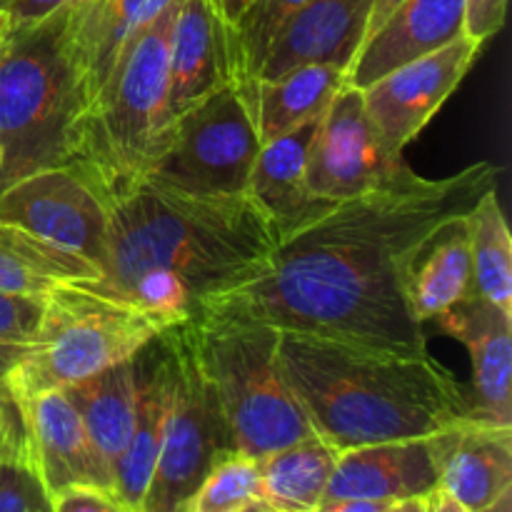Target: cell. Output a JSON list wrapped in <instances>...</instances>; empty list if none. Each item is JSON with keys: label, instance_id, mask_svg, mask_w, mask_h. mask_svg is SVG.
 <instances>
[{"label": "cell", "instance_id": "20", "mask_svg": "<svg viewBox=\"0 0 512 512\" xmlns=\"http://www.w3.org/2000/svg\"><path fill=\"white\" fill-rule=\"evenodd\" d=\"M170 400V355L163 338L138 353V418L113 468V493L125 508L140 510L158 463Z\"/></svg>", "mask_w": 512, "mask_h": 512}, {"label": "cell", "instance_id": "49", "mask_svg": "<svg viewBox=\"0 0 512 512\" xmlns=\"http://www.w3.org/2000/svg\"><path fill=\"white\" fill-rule=\"evenodd\" d=\"M138 512H140V510H138Z\"/></svg>", "mask_w": 512, "mask_h": 512}, {"label": "cell", "instance_id": "9", "mask_svg": "<svg viewBox=\"0 0 512 512\" xmlns=\"http://www.w3.org/2000/svg\"><path fill=\"white\" fill-rule=\"evenodd\" d=\"M160 338L170 355V400L158 463L140 512H188L210 470L235 453V445L215 393L195 363L185 325H173Z\"/></svg>", "mask_w": 512, "mask_h": 512}, {"label": "cell", "instance_id": "35", "mask_svg": "<svg viewBox=\"0 0 512 512\" xmlns=\"http://www.w3.org/2000/svg\"><path fill=\"white\" fill-rule=\"evenodd\" d=\"M83 3V0H13L8 10L10 28H18V25L38 23V20L48 18L55 10L65 8V5Z\"/></svg>", "mask_w": 512, "mask_h": 512}, {"label": "cell", "instance_id": "26", "mask_svg": "<svg viewBox=\"0 0 512 512\" xmlns=\"http://www.w3.org/2000/svg\"><path fill=\"white\" fill-rule=\"evenodd\" d=\"M320 118L308 120L260 145L250 173L248 195L275 225L295 218L315 203L308 195V155Z\"/></svg>", "mask_w": 512, "mask_h": 512}, {"label": "cell", "instance_id": "39", "mask_svg": "<svg viewBox=\"0 0 512 512\" xmlns=\"http://www.w3.org/2000/svg\"><path fill=\"white\" fill-rule=\"evenodd\" d=\"M210 3H213L215 10H218V13L223 15L230 25H233L235 20L243 15V10L253 3V0H210Z\"/></svg>", "mask_w": 512, "mask_h": 512}, {"label": "cell", "instance_id": "5", "mask_svg": "<svg viewBox=\"0 0 512 512\" xmlns=\"http://www.w3.org/2000/svg\"><path fill=\"white\" fill-rule=\"evenodd\" d=\"M190 350L215 393L235 453L260 460L313 435L278 363V330L233 318L185 320Z\"/></svg>", "mask_w": 512, "mask_h": 512}, {"label": "cell", "instance_id": "30", "mask_svg": "<svg viewBox=\"0 0 512 512\" xmlns=\"http://www.w3.org/2000/svg\"><path fill=\"white\" fill-rule=\"evenodd\" d=\"M50 498L35 468L28 428H18L0 443V512H40Z\"/></svg>", "mask_w": 512, "mask_h": 512}, {"label": "cell", "instance_id": "17", "mask_svg": "<svg viewBox=\"0 0 512 512\" xmlns=\"http://www.w3.org/2000/svg\"><path fill=\"white\" fill-rule=\"evenodd\" d=\"M445 493L478 512L512 490V428L465 415L430 435Z\"/></svg>", "mask_w": 512, "mask_h": 512}, {"label": "cell", "instance_id": "44", "mask_svg": "<svg viewBox=\"0 0 512 512\" xmlns=\"http://www.w3.org/2000/svg\"><path fill=\"white\" fill-rule=\"evenodd\" d=\"M8 33H10V20H8V13H0V50H3L5 40H8Z\"/></svg>", "mask_w": 512, "mask_h": 512}, {"label": "cell", "instance_id": "41", "mask_svg": "<svg viewBox=\"0 0 512 512\" xmlns=\"http://www.w3.org/2000/svg\"><path fill=\"white\" fill-rule=\"evenodd\" d=\"M385 512H425V498L398 500V503H390Z\"/></svg>", "mask_w": 512, "mask_h": 512}, {"label": "cell", "instance_id": "8", "mask_svg": "<svg viewBox=\"0 0 512 512\" xmlns=\"http://www.w3.org/2000/svg\"><path fill=\"white\" fill-rule=\"evenodd\" d=\"M258 150L250 88L230 83L160 130L140 180L185 195L238 198L248 195Z\"/></svg>", "mask_w": 512, "mask_h": 512}, {"label": "cell", "instance_id": "34", "mask_svg": "<svg viewBox=\"0 0 512 512\" xmlns=\"http://www.w3.org/2000/svg\"><path fill=\"white\" fill-rule=\"evenodd\" d=\"M508 13V0H465V33L478 43H488L500 33Z\"/></svg>", "mask_w": 512, "mask_h": 512}, {"label": "cell", "instance_id": "19", "mask_svg": "<svg viewBox=\"0 0 512 512\" xmlns=\"http://www.w3.org/2000/svg\"><path fill=\"white\" fill-rule=\"evenodd\" d=\"M438 485L440 463L428 435L343 450L323 500L363 498L398 503L428 498Z\"/></svg>", "mask_w": 512, "mask_h": 512}, {"label": "cell", "instance_id": "29", "mask_svg": "<svg viewBox=\"0 0 512 512\" xmlns=\"http://www.w3.org/2000/svg\"><path fill=\"white\" fill-rule=\"evenodd\" d=\"M310 0H253L238 20L230 25L238 83L250 85L273 45L275 35Z\"/></svg>", "mask_w": 512, "mask_h": 512}, {"label": "cell", "instance_id": "18", "mask_svg": "<svg viewBox=\"0 0 512 512\" xmlns=\"http://www.w3.org/2000/svg\"><path fill=\"white\" fill-rule=\"evenodd\" d=\"M465 33V0H400L365 38L348 68V85L363 90L390 70L445 48Z\"/></svg>", "mask_w": 512, "mask_h": 512}, {"label": "cell", "instance_id": "40", "mask_svg": "<svg viewBox=\"0 0 512 512\" xmlns=\"http://www.w3.org/2000/svg\"><path fill=\"white\" fill-rule=\"evenodd\" d=\"M400 0H375L373 3V13H370V23H368V35L373 33L375 28H378L380 23H383L385 18H388L390 13H393L395 8H398Z\"/></svg>", "mask_w": 512, "mask_h": 512}, {"label": "cell", "instance_id": "21", "mask_svg": "<svg viewBox=\"0 0 512 512\" xmlns=\"http://www.w3.org/2000/svg\"><path fill=\"white\" fill-rule=\"evenodd\" d=\"M173 0H83L73 8V43L83 73L88 110L108 83L130 40Z\"/></svg>", "mask_w": 512, "mask_h": 512}, {"label": "cell", "instance_id": "33", "mask_svg": "<svg viewBox=\"0 0 512 512\" xmlns=\"http://www.w3.org/2000/svg\"><path fill=\"white\" fill-rule=\"evenodd\" d=\"M50 512H133L115 493L98 488H68L50 498Z\"/></svg>", "mask_w": 512, "mask_h": 512}, {"label": "cell", "instance_id": "11", "mask_svg": "<svg viewBox=\"0 0 512 512\" xmlns=\"http://www.w3.org/2000/svg\"><path fill=\"white\" fill-rule=\"evenodd\" d=\"M375 130L363 93L345 80L315 130L308 155V195L313 200H348L380 188L403 168Z\"/></svg>", "mask_w": 512, "mask_h": 512}, {"label": "cell", "instance_id": "47", "mask_svg": "<svg viewBox=\"0 0 512 512\" xmlns=\"http://www.w3.org/2000/svg\"><path fill=\"white\" fill-rule=\"evenodd\" d=\"M0 370H8V368H5V365H3V363H0Z\"/></svg>", "mask_w": 512, "mask_h": 512}, {"label": "cell", "instance_id": "28", "mask_svg": "<svg viewBox=\"0 0 512 512\" xmlns=\"http://www.w3.org/2000/svg\"><path fill=\"white\" fill-rule=\"evenodd\" d=\"M475 293L512 318V235L498 200L488 190L468 213Z\"/></svg>", "mask_w": 512, "mask_h": 512}, {"label": "cell", "instance_id": "48", "mask_svg": "<svg viewBox=\"0 0 512 512\" xmlns=\"http://www.w3.org/2000/svg\"><path fill=\"white\" fill-rule=\"evenodd\" d=\"M40 512H50V508H45V510H40Z\"/></svg>", "mask_w": 512, "mask_h": 512}, {"label": "cell", "instance_id": "4", "mask_svg": "<svg viewBox=\"0 0 512 512\" xmlns=\"http://www.w3.org/2000/svg\"><path fill=\"white\" fill-rule=\"evenodd\" d=\"M73 8L10 28L0 50V190L78 160L88 93L73 43Z\"/></svg>", "mask_w": 512, "mask_h": 512}, {"label": "cell", "instance_id": "42", "mask_svg": "<svg viewBox=\"0 0 512 512\" xmlns=\"http://www.w3.org/2000/svg\"><path fill=\"white\" fill-rule=\"evenodd\" d=\"M478 512H512V490H508L505 495H500L493 505H488V508H483Z\"/></svg>", "mask_w": 512, "mask_h": 512}, {"label": "cell", "instance_id": "13", "mask_svg": "<svg viewBox=\"0 0 512 512\" xmlns=\"http://www.w3.org/2000/svg\"><path fill=\"white\" fill-rule=\"evenodd\" d=\"M230 83H238L230 23L210 0H180L170 33L165 125Z\"/></svg>", "mask_w": 512, "mask_h": 512}, {"label": "cell", "instance_id": "46", "mask_svg": "<svg viewBox=\"0 0 512 512\" xmlns=\"http://www.w3.org/2000/svg\"><path fill=\"white\" fill-rule=\"evenodd\" d=\"M0 165H3V150H0Z\"/></svg>", "mask_w": 512, "mask_h": 512}, {"label": "cell", "instance_id": "32", "mask_svg": "<svg viewBox=\"0 0 512 512\" xmlns=\"http://www.w3.org/2000/svg\"><path fill=\"white\" fill-rule=\"evenodd\" d=\"M43 315V300L0 293V363L13 365L20 350L33 340Z\"/></svg>", "mask_w": 512, "mask_h": 512}, {"label": "cell", "instance_id": "37", "mask_svg": "<svg viewBox=\"0 0 512 512\" xmlns=\"http://www.w3.org/2000/svg\"><path fill=\"white\" fill-rule=\"evenodd\" d=\"M390 503H380V500H363V498H335L323 500L315 508V512H385Z\"/></svg>", "mask_w": 512, "mask_h": 512}, {"label": "cell", "instance_id": "24", "mask_svg": "<svg viewBox=\"0 0 512 512\" xmlns=\"http://www.w3.org/2000/svg\"><path fill=\"white\" fill-rule=\"evenodd\" d=\"M110 470L123 455L138 418V355L63 388Z\"/></svg>", "mask_w": 512, "mask_h": 512}, {"label": "cell", "instance_id": "16", "mask_svg": "<svg viewBox=\"0 0 512 512\" xmlns=\"http://www.w3.org/2000/svg\"><path fill=\"white\" fill-rule=\"evenodd\" d=\"M443 333L465 345L473 365L475 418L512 428V318L495 305L468 295L433 320Z\"/></svg>", "mask_w": 512, "mask_h": 512}, {"label": "cell", "instance_id": "14", "mask_svg": "<svg viewBox=\"0 0 512 512\" xmlns=\"http://www.w3.org/2000/svg\"><path fill=\"white\" fill-rule=\"evenodd\" d=\"M18 403L23 408L35 468L48 498L68 488H98L113 493V470L95 448L78 410L63 390H48Z\"/></svg>", "mask_w": 512, "mask_h": 512}, {"label": "cell", "instance_id": "15", "mask_svg": "<svg viewBox=\"0 0 512 512\" xmlns=\"http://www.w3.org/2000/svg\"><path fill=\"white\" fill-rule=\"evenodd\" d=\"M375 0H310L280 28L255 80H273L305 65H353L368 38Z\"/></svg>", "mask_w": 512, "mask_h": 512}, {"label": "cell", "instance_id": "12", "mask_svg": "<svg viewBox=\"0 0 512 512\" xmlns=\"http://www.w3.org/2000/svg\"><path fill=\"white\" fill-rule=\"evenodd\" d=\"M483 43L470 35L453 40L445 48L390 70L363 88V103L390 153L403 150L458 90Z\"/></svg>", "mask_w": 512, "mask_h": 512}, {"label": "cell", "instance_id": "6", "mask_svg": "<svg viewBox=\"0 0 512 512\" xmlns=\"http://www.w3.org/2000/svg\"><path fill=\"white\" fill-rule=\"evenodd\" d=\"M168 328L140 305L88 283L60 285L43 300L38 330L5 370V383L15 400L63 390L133 358Z\"/></svg>", "mask_w": 512, "mask_h": 512}, {"label": "cell", "instance_id": "22", "mask_svg": "<svg viewBox=\"0 0 512 512\" xmlns=\"http://www.w3.org/2000/svg\"><path fill=\"white\" fill-rule=\"evenodd\" d=\"M473 293V258L465 213L440 225L420 245L405 275V295L413 315L425 325Z\"/></svg>", "mask_w": 512, "mask_h": 512}, {"label": "cell", "instance_id": "31", "mask_svg": "<svg viewBox=\"0 0 512 512\" xmlns=\"http://www.w3.org/2000/svg\"><path fill=\"white\" fill-rule=\"evenodd\" d=\"M253 500H260L258 460L230 453L210 470L188 512H240Z\"/></svg>", "mask_w": 512, "mask_h": 512}, {"label": "cell", "instance_id": "36", "mask_svg": "<svg viewBox=\"0 0 512 512\" xmlns=\"http://www.w3.org/2000/svg\"><path fill=\"white\" fill-rule=\"evenodd\" d=\"M23 423V408H20V403L15 400V395L10 393L8 383H5V370H0V443H3L10 433L23 428Z\"/></svg>", "mask_w": 512, "mask_h": 512}, {"label": "cell", "instance_id": "1", "mask_svg": "<svg viewBox=\"0 0 512 512\" xmlns=\"http://www.w3.org/2000/svg\"><path fill=\"white\" fill-rule=\"evenodd\" d=\"M498 173V165L483 160L430 180L403 165L363 195L315 200L275 225V245L255 278L203 300L195 315L425 355L428 343L410 310L405 275L440 225L470 213L498 188Z\"/></svg>", "mask_w": 512, "mask_h": 512}, {"label": "cell", "instance_id": "2", "mask_svg": "<svg viewBox=\"0 0 512 512\" xmlns=\"http://www.w3.org/2000/svg\"><path fill=\"white\" fill-rule=\"evenodd\" d=\"M275 245V223L250 200L185 195L138 180L110 195L100 293L140 305L165 325L255 278Z\"/></svg>", "mask_w": 512, "mask_h": 512}, {"label": "cell", "instance_id": "10", "mask_svg": "<svg viewBox=\"0 0 512 512\" xmlns=\"http://www.w3.org/2000/svg\"><path fill=\"white\" fill-rule=\"evenodd\" d=\"M0 220L83 255L103 268L110 198L85 165H55L0 190Z\"/></svg>", "mask_w": 512, "mask_h": 512}, {"label": "cell", "instance_id": "25", "mask_svg": "<svg viewBox=\"0 0 512 512\" xmlns=\"http://www.w3.org/2000/svg\"><path fill=\"white\" fill-rule=\"evenodd\" d=\"M345 85V70L333 65H305L273 80L248 85L260 145L308 120L320 118Z\"/></svg>", "mask_w": 512, "mask_h": 512}, {"label": "cell", "instance_id": "45", "mask_svg": "<svg viewBox=\"0 0 512 512\" xmlns=\"http://www.w3.org/2000/svg\"><path fill=\"white\" fill-rule=\"evenodd\" d=\"M10 5H13V0H0V13H8Z\"/></svg>", "mask_w": 512, "mask_h": 512}, {"label": "cell", "instance_id": "38", "mask_svg": "<svg viewBox=\"0 0 512 512\" xmlns=\"http://www.w3.org/2000/svg\"><path fill=\"white\" fill-rule=\"evenodd\" d=\"M425 512H470L460 500H455L453 495L445 493L443 488H435L433 493L425 498Z\"/></svg>", "mask_w": 512, "mask_h": 512}, {"label": "cell", "instance_id": "27", "mask_svg": "<svg viewBox=\"0 0 512 512\" xmlns=\"http://www.w3.org/2000/svg\"><path fill=\"white\" fill-rule=\"evenodd\" d=\"M338 450L318 435L258 460L260 500L290 512H315L333 478Z\"/></svg>", "mask_w": 512, "mask_h": 512}, {"label": "cell", "instance_id": "23", "mask_svg": "<svg viewBox=\"0 0 512 512\" xmlns=\"http://www.w3.org/2000/svg\"><path fill=\"white\" fill-rule=\"evenodd\" d=\"M95 280L100 268L88 258L0 220V293L45 300L60 285Z\"/></svg>", "mask_w": 512, "mask_h": 512}, {"label": "cell", "instance_id": "7", "mask_svg": "<svg viewBox=\"0 0 512 512\" xmlns=\"http://www.w3.org/2000/svg\"><path fill=\"white\" fill-rule=\"evenodd\" d=\"M178 5L180 0H173L130 40L85 115L78 163L100 180L108 198L138 183L165 128L168 50Z\"/></svg>", "mask_w": 512, "mask_h": 512}, {"label": "cell", "instance_id": "43", "mask_svg": "<svg viewBox=\"0 0 512 512\" xmlns=\"http://www.w3.org/2000/svg\"><path fill=\"white\" fill-rule=\"evenodd\" d=\"M240 512H290V510L278 508V505H270V503H265V500H253V503L245 505Z\"/></svg>", "mask_w": 512, "mask_h": 512}, {"label": "cell", "instance_id": "3", "mask_svg": "<svg viewBox=\"0 0 512 512\" xmlns=\"http://www.w3.org/2000/svg\"><path fill=\"white\" fill-rule=\"evenodd\" d=\"M278 363L313 433L338 453L428 438L473 410L463 385L428 353L278 330Z\"/></svg>", "mask_w": 512, "mask_h": 512}]
</instances>
